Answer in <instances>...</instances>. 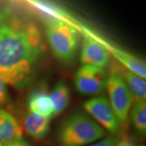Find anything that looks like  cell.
<instances>
[{"instance_id": "cell-2", "label": "cell", "mask_w": 146, "mask_h": 146, "mask_svg": "<svg viewBox=\"0 0 146 146\" xmlns=\"http://www.w3.org/2000/svg\"><path fill=\"white\" fill-rule=\"evenodd\" d=\"M106 131L88 114L73 112L61 123L56 133L60 146H86L101 139Z\"/></svg>"}, {"instance_id": "cell-3", "label": "cell", "mask_w": 146, "mask_h": 146, "mask_svg": "<svg viewBox=\"0 0 146 146\" xmlns=\"http://www.w3.org/2000/svg\"><path fill=\"white\" fill-rule=\"evenodd\" d=\"M45 32L47 41L56 57L64 63L75 58L78 45V34L75 27L60 19L47 21Z\"/></svg>"}, {"instance_id": "cell-10", "label": "cell", "mask_w": 146, "mask_h": 146, "mask_svg": "<svg viewBox=\"0 0 146 146\" xmlns=\"http://www.w3.org/2000/svg\"><path fill=\"white\" fill-rule=\"evenodd\" d=\"M29 111L47 118H52L54 108L50 96L44 87L35 89L31 93L27 100Z\"/></svg>"}, {"instance_id": "cell-19", "label": "cell", "mask_w": 146, "mask_h": 146, "mask_svg": "<svg viewBox=\"0 0 146 146\" xmlns=\"http://www.w3.org/2000/svg\"><path fill=\"white\" fill-rule=\"evenodd\" d=\"M7 14H8V12H4V11L2 10H0V26H1L3 22L4 21Z\"/></svg>"}, {"instance_id": "cell-14", "label": "cell", "mask_w": 146, "mask_h": 146, "mask_svg": "<svg viewBox=\"0 0 146 146\" xmlns=\"http://www.w3.org/2000/svg\"><path fill=\"white\" fill-rule=\"evenodd\" d=\"M113 53L116 58L120 62L123 63L129 70L145 79L146 77V68L145 64L143 60L117 49L115 50Z\"/></svg>"}, {"instance_id": "cell-20", "label": "cell", "mask_w": 146, "mask_h": 146, "mask_svg": "<svg viewBox=\"0 0 146 146\" xmlns=\"http://www.w3.org/2000/svg\"><path fill=\"white\" fill-rule=\"evenodd\" d=\"M0 146H4V145H3V144H2V143H1V142H0Z\"/></svg>"}, {"instance_id": "cell-17", "label": "cell", "mask_w": 146, "mask_h": 146, "mask_svg": "<svg viewBox=\"0 0 146 146\" xmlns=\"http://www.w3.org/2000/svg\"><path fill=\"white\" fill-rule=\"evenodd\" d=\"M115 146H139L137 142L132 137L128 135H123L118 137V141Z\"/></svg>"}, {"instance_id": "cell-11", "label": "cell", "mask_w": 146, "mask_h": 146, "mask_svg": "<svg viewBox=\"0 0 146 146\" xmlns=\"http://www.w3.org/2000/svg\"><path fill=\"white\" fill-rule=\"evenodd\" d=\"M50 98L54 108V116L62 114L68 108L70 101V91L65 81L60 80L56 83Z\"/></svg>"}, {"instance_id": "cell-21", "label": "cell", "mask_w": 146, "mask_h": 146, "mask_svg": "<svg viewBox=\"0 0 146 146\" xmlns=\"http://www.w3.org/2000/svg\"><path fill=\"white\" fill-rule=\"evenodd\" d=\"M141 146H143V145H141Z\"/></svg>"}, {"instance_id": "cell-9", "label": "cell", "mask_w": 146, "mask_h": 146, "mask_svg": "<svg viewBox=\"0 0 146 146\" xmlns=\"http://www.w3.org/2000/svg\"><path fill=\"white\" fill-rule=\"evenodd\" d=\"M50 118L29 112L24 115L23 129L35 139H43L50 130Z\"/></svg>"}, {"instance_id": "cell-4", "label": "cell", "mask_w": 146, "mask_h": 146, "mask_svg": "<svg viewBox=\"0 0 146 146\" xmlns=\"http://www.w3.org/2000/svg\"><path fill=\"white\" fill-rule=\"evenodd\" d=\"M106 89L120 125H125L129 118L133 100L121 74L114 72L108 76Z\"/></svg>"}, {"instance_id": "cell-7", "label": "cell", "mask_w": 146, "mask_h": 146, "mask_svg": "<svg viewBox=\"0 0 146 146\" xmlns=\"http://www.w3.org/2000/svg\"><path fill=\"white\" fill-rule=\"evenodd\" d=\"M108 51L91 36L85 35L82 44L80 60L83 65L103 68L109 61Z\"/></svg>"}, {"instance_id": "cell-16", "label": "cell", "mask_w": 146, "mask_h": 146, "mask_svg": "<svg viewBox=\"0 0 146 146\" xmlns=\"http://www.w3.org/2000/svg\"><path fill=\"white\" fill-rule=\"evenodd\" d=\"M118 137H119L116 136V135H110L103 139L96 141V143L88 146H115L117 143Z\"/></svg>"}, {"instance_id": "cell-13", "label": "cell", "mask_w": 146, "mask_h": 146, "mask_svg": "<svg viewBox=\"0 0 146 146\" xmlns=\"http://www.w3.org/2000/svg\"><path fill=\"white\" fill-rule=\"evenodd\" d=\"M132 127L137 134L145 137L146 135V101L145 100L133 102L130 112Z\"/></svg>"}, {"instance_id": "cell-6", "label": "cell", "mask_w": 146, "mask_h": 146, "mask_svg": "<svg viewBox=\"0 0 146 146\" xmlns=\"http://www.w3.org/2000/svg\"><path fill=\"white\" fill-rule=\"evenodd\" d=\"M83 108L91 118L112 135H116L120 124L109 100L104 96L91 98L83 104Z\"/></svg>"}, {"instance_id": "cell-5", "label": "cell", "mask_w": 146, "mask_h": 146, "mask_svg": "<svg viewBox=\"0 0 146 146\" xmlns=\"http://www.w3.org/2000/svg\"><path fill=\"white\" fill-rule=\"evenodd\" d=\"M108 75L101 67L83 65L74 76V85L80 94L97 96L106 87Z\"/></svg>"}, {"instance_id": "cell-12", "label": "cell", "mask_w": 146, "mask_h": 146, "mask_svg": "<svg viewBox=\"0 0 146 146\" xmlns=\"http://www.w3.org/2000/svg\"><path fill=\"white\" fill-rule=\"evenodd\" d=\"M122 77L130 91L133 102L145 100L146 83L143 78L129 70L123 72Z\"/></svg>"}, {"instance_id": "cell-8", "label": "cell", "mask_w": 146, "mask_h": 146, "mask_svg": "<svg viewBox=\"0 0 146 146\" xmlns=\"http://www.w3.org/2000/svg\"><path fill=\"white\" fill-rule=\"evenodd\" d=\"M22 125L12 114L0 109V142L3 145L23 139Z\"/></svg>"}, {"instance_id": "cell-1", "label": "cell", "mask_w": 146, "mask_h": 146, "mask_svg": "<svg viewBox=\"0 0 146 146\" xmlns=\"http://www.w3.org/2000/svg\"><path fill=\"white\" fill-rule=\"evenodd\" d=\"M43 50L38 27L8 13L0 26V77L15 88L28 86Z\"/></svg>"}, {"instance_id": "cell-15", "label": "cell", "mask_w": 146, "mask_h": 146, "mask_svg": "<svg viewBox=\"0 0 146 146\" xmlns=\"http://www.w3.org/2000/svg\"><path fill=\"white\" fill-rule=\"evenodd\" d=\"M6 85L0 77V107L8 104L10 102V96Z\"/></svg>"}, {"instance_id": "cell-18", "label": "cell", "mask_w": 146, "mask_h": 146, "mask_svg": "<svg viewBox=\"0 0 146 146\" xmlns=\"http://www.w3.org/2000/svg\"><path fill=\"white\" fill-rule=\"evenodd\" d=\"M4 146H33V145H32L30 143H29L28 141H25V140L21 139L18 141L14 142V143H10L8 144V145H6Z\"/></svg>"}]
</instances>
